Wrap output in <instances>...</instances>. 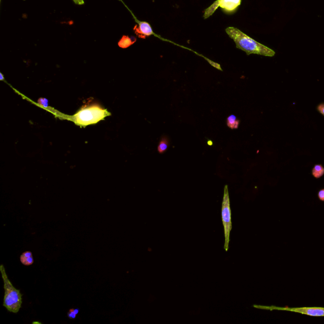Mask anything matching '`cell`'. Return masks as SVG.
Returning a JSON list of instances; mask_svg holds the SVG:
<instances>
[{
    "label": "cell",
    "instance_id": "cell-8",
    "mask_svg": "<svg viewBox=\"0 0 324 324\" xmlns=\"http://www.w3.org/2000/svg\"><path fill=\"white\" fill-rule=\"evenodd\" d=\"M20 261L21 263L25 266H32L34 264V258H33L31 251H25L20 257Z\"/></svg>",
    "mask_w": 324,
    "mask_h": 324
},
{
    "label": "cell",
    "instance_id": "cell-1",
    "mask_svg": "<svg viewBox=\"0 0 324 324\" xmlns=\"http://www.w3.org/2000/svg\"><path fill=\"white\" fill-rule=\"evenodd\" d=\"M225 32L235 41L236 47L246 52L247 55L256 54L272 57L276 55V52L273 50L252 39L237 28L228 27L225 29Z\"/></svg>",
    "mask_w": 324,
    "mask_h": 324
},
{
    "label": "cell",
    "instance_id": "cell-16",
    "mask_svg": "<svg viewBox=\"0 0 324 324\" xmlns=\"http://www.w3.org/2000/svg\"><path fill=\"white\" fill-rule=\"evenodd\" d=\"M318 197L321 201L324 202V189L320 190L318 192Z\"/></svg>",
    "mask_w": 324,
    "mask_h": 324
},
{
    "label": "cell",
    "instance_id": "cell-7",
    "mask_svg": "<svg viewBox=\"0 0 324 324\" xmlns=\"http://www.w3.org/2000/svg\"><path fill=\"white\" fill-rule=\"evenodd\" d=\"M136 22L138 23V25H136L134 28V30L139 38L145 39L146 38L154 35L152 28L148 22L138 21V20H136Z\"/></svg>",
    "mask_w": 324,
    "mask_h": 324
},
{
    "label": "cell",
    "instance_id": "cell-15",
    "mask_svg": "<svg viewBox=\"0 0 324 324\" xmlns=\"http://www.w3.org/2000/svg\"><path fill=\"white\" fill-rule=\"evenodd\" d=\"M317 110L324 116V104H321L317 106Z\"/></svg>",
    "mask_w": 324,
    "mask_h": 324
},
{
    "label": "cell",
    "instance_id": "cell-19",
    "mask_svg": "<svg viewBox=\"0 0 324 324\" xmlns=\"http://www.w3.org/2000/svg\"><path fill=\"white\" fill-rule=\"evenodd\" d=\"M0 75H1V76H2V79H1L2 80H3V79H4V78H3L2 74H0Z\"/></svg>",
    "mask_w": 324,
    "mask_h": 324
},
{
    "label": "cell",
    "instance_id": "cell-4",
    "mask_svg": "<svg viewBox=\"0 0 324 324\" xmlns=\"http://www.w3.org/2000/svg\"><path fill=\"white\" fill-rule=\"evenodd\" d=\"M222 220L224 230L225 243L224 249L228 251L230 243V235L232 230V218H231V208L230 194L228 185H225L222 203Z\"/></svg>",
    "mask_w": 324,
    "mask_h": 324
},
{
    "label": "cell",
    "instance_id": "cell-2",
    "mask_svg": "<svg viewBox=\"0 0 324 324\" xmlns=\"http://www.w3.org/2000/svg\"><path fill=\"white\" fill-rule=\"evenodd\" d=\"M110 115V113L99 104H87L72 117V120L77 125L87 126L95 124Z\"/></svg>",
    "mask_w": 324,
    "mask_h": 324
},
{
    "label": "cell",
    "instance_id": "cell-3",
    "mask_svg": "<svg viewBox=\"0 0 324 324\" xmlns=\"http://www.w3.org/2000/svg\"><path fill=\"white\" fill-rule=\"evenodd\" d=\"M2 279L4 282L5 295L3 305L9 312L17 313L22 304V295L10 281L4 265L0 266Z\"/></svg>",
    "mask_w": 324,
    "mask_h": 324
},
{
    "label": "cell",
    "instance_id": "cell-9",
    "mask_svg": "<svg viewBox=\"0 0 324 324\" xmlns=\"http://www.w3.org/2000/svg\"><path fill=\"white\" fill-rule=\"evenodd\" d=\"M136 41V39L135 37H129L128 36H123V37L120 39L118 43L120 48H127L129 47L130 46L133 45Z\"/></svg>",
    "mask_w": 324,
    "mask_h": 324
},
{
    "label": "cell",
    "instance_id": "cell-6",
    "mask_svg": "<svg viewBox=\"0 0 324 324\" xmlns=\"http://www.w3.org/2000/svg\"><path fill=\"white\" fill-rule=\"evenodd\" d=\"M241 3V0H217L212 5L205 10L204 19H207L212 15L218 7H220L228 14H232L240 6Z\"/></svg>",
    "mask_w": 324,
    "mask_h": 324
},
{
    "label": "cell",
    "instance_id": "cell-17",
    "mask_svg": "<svg viewBox=\"0 0 324 324\" xmlns=\"http://www.w3.org/2000/svg\"><path fill=\"white\" fill-rule=\"evenodd\" d=\"M75 4L81 5L84 4L83 0H73Z\"/></svg>",
    "mask_w": 324,
    "mask_h": 324
},
{
    "label": "cell",
    "instance_id": "cell-11",
    "mask_svg": "<svg viewBox=\"0 0 324 324\" xmlns=\"http://www.w3.org/2000/svg\"><path fill=\"white\" fill-rule=\"evenodd\" d=\"M169 146V140L166 136H164L161 139L160 143L158 146V151L159 153L162 154L167 150Z\"/></svg>",
    "mask_w": 324,
    "mask_h": 324
},
{
    "label": "cell",
    "instance_id": "cell-14",
    "mask_svg": "<svg viewBox=\"0 0 324 324\" xmlns=\"http://www.w3.org/2000/svg\"><path fill=\"white\" fill-rule=\"evenodd\" d=\"M38 104L43 107H47L48 106V101L46 99H40L38 100Z\"/></svg>",
    "mask_w": 324,
    "mask_h": 324
},
{
    "label": "cell",
    "instance_id": "cell-10",
    "mask_svg": "<svg viewBox=\"0 0 324 324\" xmlns=\"http://www.w3.org/2000/svg\"><path fill=\"white\" fill-rule=\"evenodd\" d=\"M240 120L235 115H231L227 119V125L231 129H237L240 125Z\"/></svg>",
    "mask_w": 324,
    "mask_h": 324
},
{
    "label": "cell",
    "instance_id": "cell-12",
    "mask_svg": "<svg viewBox=\"0 0 324 324\" xmlns=\"http://www.w3.org/2000/svg\"><path fill=\"white\" fill-rule=\"evenodd\" d=\"M313 176L316 179H319L324 174V167L322 165L317 164L313 167L312 172Z\"/></svg>",
    "mask_w": 324,
    "mask_h": 324
},
{
    "label": "cell",
    "instance_id": "cell-5",
    "mask_svg": "<svg viewBox=\"0 0 324 324\" xmlns=\"http://www.w3.org/2000/svg\"><path fill=\"white\" fill-rule=\"evenodd\" d=\"M253 307L262 310L290 311V312L302 313L303 315L315 316V317H323L324 316V308L322 307L282 308L275 307V306L266 307V306L261 305H254Z\"/></svg>",
    "mask_w": 324,
    "mask_h": 324
},
{
    "label": "cell",
    "instance_id": "cell-18",
    "mask_svg": "<svg viewBox=\"0 0 324 324\" xmlns=\"http://www.w3.org/2000/svg\"><path fill=\"white\" fill-rule=\"evenodd\" d=\"M208 144H209V145H212V141H208Z\"/></svg>",
    "mask_w": 324,
    "mask_h": 324
},
{
    "label": "cell",
    "instance_id": "cell-13",
    "mask_svg": "<svg viewBox=\"0 0 324 324\" xmlns=\"http://www.w3.org/2000/svg\"><path fill=\"white\" fill-rule=\"evenodd\" d=\"M79 312V308H71L68 313V317L70 319H75Z\"/></svg>",
    "mask_w": 324,
    "mask_h": 324
}]
</instances>
